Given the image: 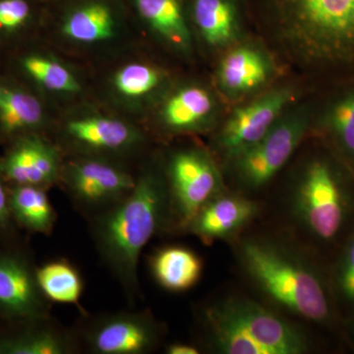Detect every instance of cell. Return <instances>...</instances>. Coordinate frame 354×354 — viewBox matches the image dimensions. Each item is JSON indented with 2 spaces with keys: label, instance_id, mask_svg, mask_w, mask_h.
Masks as SVG:
<instances>
[{
  "label": "cell",
  "instance_id": "9a60e30c",
  "mask_svg": "<svg viewBox=\"0 0 354 354\" xmlns=\"http://www.w3.org/2000/svg\"><path fill=\"white\" fill-rule=\"evenodd\" d=\"M143 41L177 66H202L191 26L189 0H127Z\"/></svg>",
  "mask_w": 354,
  "mask_h": 354
},
{
  "label": "cell",
  "instance_id": "1f68e13d",
  "mask_svg": "<svg viewBox=\"0 0 354 354\" xmlns=\"http://www.w3.org/2000/svg\"><path fill=\"white\" fill-rule=\"evenodd\" d=\"M349 339L354 346V313L353 315L348 317V325Z\"/></svg>",
  "mask_w": 354,
  "mask_h": 354
},
{
  "label": "cell",
  "instance_id": "d4e9b609",
  "mask_svg": "<svg viewBox=\"0 0 354 354\" xmlns=\"http://www.w3.org/2000/svg\"><path fill=\"white\" fill-rule=\"evenodd\" d=\"M151 272L158 286L171 292H183L197 285L203 272L201 258L187 247L158 249L151 258Z\"/></svg>",
  "mask_w": 354,
  "mask_h": 354
},
{
  "label": "cell",
  "instance_id": "5b68a950",
  "mask_svg": "<svg viewBox=\"0 0 354 354\" xmlns=\"http://www.w3.org/2000/svg\"><path fill=\"white\" fill-rule=\"evenodd\" d=\"M39 37L88 66L143 41L127 0H51Z\"/></svg>",
  "mask_w": 354,
  "mask_h": 354
},
{
  "label": "cell",
  "instance_id": "4fadbf2b",
  "mask_svg": "<svg viewBox=\"0 0 354 354\" xmlns=\"http://www.w3.org/2000/svg\"><path fill=\"white\" fill-rule=\"evenodd\" d=\"M162 151L171 203V223L187 230L200 209L228 189L223 167L208 145L184 138Z\"/></svg>",
  "mask_w": 354,
  "mask_h": 354
},
{
  "label": "cell",
  "instance_id": "5bb4252c",
  "mask_svg": "<svg viewBox=\"0 0 354 354\" xmlns=\"http://www.w3.org/2000/svg\"><path fill=\"white\" fill-rule=\"evenodd\" d=\"M207 72L228 106L265 92L290 75L255 32L221 53Z\"/></svg>",
  "mask_w": 354,
  "mask_h": 354
},
{
  "label": "cell",
  "instance_id": "277c9868",
  "mask_svg": "<svg viewBox=\"0 0 354 354\" xmlns=\"http://www.w3.org/2000/svg\"><path fill=\"white\" fill-rule=\"evenodd\" d=\"M247 278L286 313L323 327L339 321L329 270L290 244L268 236L242 239L237 249Z\"/></svg>",
  "mask_w": 354,
  "mask_h": 354
},
{
  "label": "cell",
  "instance_id": "d6a6232c",
  "mask_svg": "<svg viewBox=\"0 0 354 354\" xmlns=\"http://www.w3.org/2000/svg\"><path fill=\"white\" fill-rule=\"evenodd\" d=\"M44 1L50 2V1H51V0H44Z\"/></svg>",
  "mask_w": 354,
  "mask_h": 354
},
{
  "label": "cell",
  "instance_id": "484cf974",
  "mask_svg": "<svg viewBox=\"0 0 354 354\" xmlns=\"http://www.w3.org/2000/svg\"><path fill=\"white\" fill-rule=\"evenodd\" d=\"M46 2L0 0V55L41 36Z\"/></svg>",
  "mask_w": 354,
  "mask_h": 354
},
{
  "label": "cell",
  "instance_id": "8fae6325",
  "mask_svg": "<svg viewBox=\"0 0 354 354\" xmlns=\"http://www.w3.org/2000/svg\"><path fill=\"white\" fill-rule=\"evenodd\" d=\"M0 70L31 88L55 113L90 100L87 70L41 37L0 55Z\"/></svg>",
  "mask_w": 354,
  "mask_h": 354
},
{
  "label": "cell",
  "instance_id": "603a6c76",
  "mask_svg": "<svg viewBox=\"0 0 354 354\" xmlns=\"http://www.w3.org/2000/svg\"><path fill=\"white\" fill-rule=\"evenodd\" d=\"M259 213L257 203L239 191L227 189L207 203L187 227L205 243L230 239Z\"/></svg>",
  "mask_w": 354,
  "mask_h": 354
},
{
  "label": "cell",
  "instance_id": "7c38bea8",
  "mask_svg": "<svg viewBox=\"0 0 354 354\" xmlns=\"http://www.w3.org/2000/svg\"><path fill=\"white\" fill-rule=\"evenodd\" d=\"M311 88L292 75L286 76L265 92L227 109L208 137L209 150L221 165L257 143L290 106Z\"/></svg>",
  "mask_w": 354,
  "mask_h": 354
},
{
  "label": "cell",
  "instance_id": "cb8c5ba5",
  "mask_svg": "<svg viewBox=\"0 0 354 354\" xmlns=\"http://www.w3.org/2000/svg\"><path fill=\"white\" fill-rule=\"evenodd\" d=\"M20 326L0 335V354H70L77 349L75 339L48 320Z\"/></svg>",
  "mask_w": 354,
  "mask_h": 354
},
{
  "label": "cell",
  "instance_id": "7a4b0ae2",
  "mask_svg": "<svg viewBox=\"0 0 354 354\" xmlns=\"http://www.w3.org/2000/svg\"><path fill=\"white\" fill-rule=\"evenodd\" d=\"M171 223V203L162 151L140 162L136 183L113 206L92 216V234L102 261L134 301L139 292L138 264L144 247Z\"/></svg>",
  "mask_w": 354,
  "mask_h": 354
},
{
  "label": "cell",
  "instance_id": "44dd1931",
  "mask_svg": "<svg viewBox=\"0 0 354 354\" xmlns=\"http://www.w3.org/2000/svg\"><path fill=\"white\" fill-rule=\"evenodd\" d=\"M64 153L48 135L32 134L4 147L0 171L8 185H59Z\"/></svg>",
  "mask_w": 354,
  "mask_h": 354
},
{
  "label": "cell",
  "instance_id": "3957f363",
  "mask_svg": "<svg viewBox=\"0 0 354 354\" xmlns=\"http://www.w3.org/2000/svg\"><path fill=\"white\" fill-rule=\"evenodd\" d=\"M286 169L293 223L316 248L337 252L354 228V172L311 137Z\"/></svg>",
  "mask_w": 354,
  "mask_h": 354
},
{
  "label": "cell",
  "instance_id": "8992f818",
  "mask_svg": "<svg viewBox=\"0 0 354 354\" xmlns=\"http://www.w3.org/2000/svg\"><path fill=\"white\" fill-rule=\"evenodd\" d=\"M200 321L207 344L216 353L304 354L313 346L297 324L243 295L207 304Z\"/></svg>",
  "mask_w": 354,
  "mask_h": 354
},
{
  "label": "cell",
  "instance_id": "ffe728a7",
  "mask_svg": "<svg viewBox=\"0 0 354 354\" xmlns=\"http://www.w3.org/2000/svg\"><path fill=\"white\" fill-rule=\"evenodd\" d=\"M162 328L147 312H118L95 319L83 341L95 354H145L157 348Z\"/></svg>",
  "mask_w": 354,
  "mask_h": 354
},
{
  "label": "cell",
  "instance_id": "9c48e42d",
  "mask_svg": "<svg viewBox=\"0 0 354 354\" xmlns=\"http://www.w3.org/2000/svg\"><path fill=\"white\" fill-rule=\"evenodd\" d=\"M314 92L295 102L257 143L223 167L227 183L248 194L269 185L290 164L310 137Z\"/></svg>",
  "mask_w": 354,
  "mask_h": 354
},
{
  "label": "cell",
  "instance_id": "7402d4cb",
  "mask_svg": "<svg viewBox=\"0 0 354 354\" xmlns=\"http://www.w3.org/2000/svg\"><path fill=\"white\" fill-rule=\"evenodd\" d=\"M55 116L31 88L0 70V146L28 135H50Z\"/></svg>",
  "mask_w": 354,
  "mask_h": 354
},
{
  "label": "cell",
  "instance_id": "f1b7e54d",
  "mask_svg": "<svg viewBox=\"0 0 354 354\" xmlns=\"http://www.w3.org/2000/svg\"><path fill=\"white\" fill-rule=\"evenodd\" d=\"M330 288L339 313H354V228L337 250L329 270Z\"/></svg>",
  "mask_w": 354,
  "mask_h": 354
},
{
  "label": "cell",
  "instance_id": "ba28073f",
  "mask_svg": "<svg viewBox=\"0 0 354 354\" xmlns=\"http://www.w3.org/2000/svg\"><path fill=\"white\" fill-rule=\"evenodd\" d=\"M48 136L64 156L106 158L127 164L145 158L155 141L141 123L92 100L57 111Z\"/></svg>",
  "mask_w": 354,
  "mask_h": 354
},
{
  "label": "cell",
  "instance_id": "30bf717a",
  "mask_svg": "<svg viewBox=\"0 0 354 354\" xmlns=\"http://www.w3.org/2000/svg\"><path fill=\"white\" fill-rule=\"evenodd\" d=\"M228 108L206 70H187L167 88L143 125L155 141L164 144L209 137Z\"/></svg>",
  "mask_w": 354,
  "mask_h": 354
},
{
  "label": "cell",
  "instance_id": "2e32d148",
  "mask_svg": "<svg viewBox=\"0 0 354 354\" xmlns=\"http://www.w3.org/2000/svg\"><path fill=\"white\" fill-rule=\"evenodd\" d=\"M136 171L127 162L106 158L65 156L59 185L79 209L94 216L127 196Z\"/></svg>",
  "mask_w": 354,
  "mask_h": 354
},
{
  "label": "cell",
  "instance_id": "83f0119b",
  "mask_svg": "<svg viewBox=\"0 0 354 354\" xmlns=\"http://www.w3.org/2000/svg\"><path fill=\"white\" fill-rule=\"evenodd\" d=\"M39 290L48 302L78 306L84 283L80 272L66 260H55L36 267Z\"/></svg>",
  "mask_w": 354,
  "mask_h": 354
},
{
  "label": "cell",
  "instance_id": "ac0fdd59",
  "mask_svg": "<svg viewBox=\"0 0 354 354\" xmlns=\"http://www.w3.org/2000/svg\"><path fill=\"white\" fill-rule=\"evenodd\" d=\"M310 137L354 172V76L315 90Z\"/></svg>",
  "mask_w": 354,
  "mask_h": 354
},
{
  "label": "cell",
  "instance_id": "4dcf8cb0",
  "mask_svg": "<svg viewBox=\"0 0 354 354\" xmlns=\"http://www.w3.org/2000/svg\"><path fill=\"white\" fill-rule=\"evenodd\" d=\"M165 353L167 354H198L200 353L197 346H192L185 342H172L165 348Z\"/></svg>",
  "mask_w": 354,
  "mask_h": 354
},
{
  "label": "cell",
  "instance_id": "4316f807",
  "mask_svg": "<svg viewBox=\"0 0 354 354\" xmlns=\"http://www.w3.org/2000/svg\"><path fill=\"white\" fill-rule=\"evenodd\" d=\"M48 190L39 186L9 185V205L16 225L34 234H51L57 214Z\"/></svg>",
  "mask_w": 354,
  "mask_h": 354
},
{
  "label": "cell",
  "instance_id": "e0dca14e",
  "mask_svg": "<svg viewBox=\"0 0 354 354\" xmlns=\"http://www.w3.org/2000/svg\"><path fill=\"white\" fill-rule=\"evenodd\" d=\"M191 26L202 66L254 32L248 0H189Z\"/></svg>",
  "mask_w": 354,
  "mask_h": 354
},
{
  "label": "cell",
  "instance_id": "f546056e",
  "mask_svg": "<svg viewBox=\"0 0 354 354\" xmlns=\"http://www.w3.org/2000/svg\"><path fill=\"white\" fill-rule=\"evenodd\" d=\"M15 225L9 205V185L0 171V239L12 235Z\"/></svg>",
  "mask_w": 354,
  "mask_h": 354
},
{
  "label": "cell",
  "instance_id": "d6986e66",
  "mask_svg": "<svg viewBox=\"0 0 354 354\" xmlns=\"http://www.w3.org/2000/svg\"><path fill=\"white\" fill-rule=\"evenodd\" d=\"M48 316L36 267L20 251L0 250V318L21 325L48 320Z\"/></svg>",
  "mask_w": 354,
  "mask_h": 354
},
{
  "label": "cell",
  "instance_id": "6da1fadb",
  "mask_svg": "<svg viewBox=\"0 0 354 354\" xmlns=\"http://www.w3.org/2000/svg\"><path fill=\"white\" fill-rule=\"evenodd\" d=\"M254 32L312 90L354 76V0H248Z\"/></svg>",
  "mask_w": 354,
  "mask_h": 354
},
{
  "label": "cell",
  "instance_id": "52a82bcc",
  "mask_svg": "<svg viewBox=\"0 0 354 354\" xmlns=\"http://www.w3.org/2000/svg\"><path fill=\"white\" fill-rule=\"evenodd\" d=\"M184 71L187 70L140 41L88 66L90 100L143 125L153 106Z\"/></svg>",
  "mask_w": 354,
  "mask_h": 354
}]
</instances>
